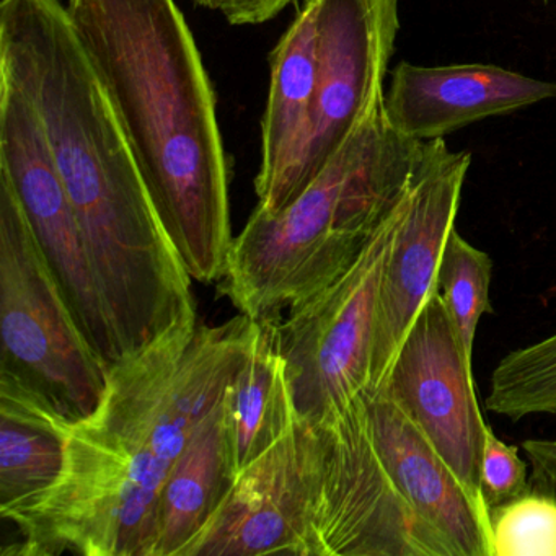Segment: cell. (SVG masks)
<instances>
[{
    "label": "cell",
    "mask_w": 556,
    "mask_h": 556,
    "mask_svg": "<svg viewBox=\"0 0 556 556\" xmlns=\"http://www.w3.org/2000/svg\"><path fill=\"white\" fill-rule=\"evenodd\" d=\"M486 408L510 421L556 415V331L510 351L494 367Z\"/></svg>",
    "instance_id": "e0dca14e"
},
{
    "label": "cell",
    "mask_w": 556,
    "mask_h": 556,
    "mask_svg": "<svg viewBox=\"0 0 556 556\" xmlns=\"http://www.w3.org/2000/svg\"><path fill=\"white\" fill-rule=\"evenodd\" d=\"M0 177H4L17 194L31 232L80 331L110 369L122 357L73 204L37 113L2 79Z\"/></svg>",
    "instance_id": "ba28073f"
},
{
    "label": "cell",
    "mask_w": 556,
    "mask_h": 556,
    "mask_svg": "<svg viewBox=\"0 0 556 556\" xmlns=\"http://www.w3.org/2000/svg\"><path fill=\"white\" fill-rule=\"evenodd\" d=\"M315 428V556H457L409 503L395 468L374 444L363 392Z\"/></svg>",
    "instance_id": "8992f818"
},
{
    "label": "cell",
    "mask_w": 556,
    "mask_h": 556,
    "mask_svg": "<svg viewBox=\"0 0 556 556\" xmlns=\"http://www.w3.org/2000/svg\"><path fill=\"white\" fill-rule=\"evenodd\" d=\"M406 191L353 265L327 288L289 308L288 318L279 324L295 413L314 425L369 387L380 285Z\"/></svg>",
    "instance_id": "52a82bcc"
},
{
    "label": "cell",
    "mask_w": 556,
    "mask_h": 556,
    "mask_svg": "<svg viewBox=\"0 0 556 556\" xmlns=\"http://www.w3.org/2000/svg\"><path fill=\"white\" fill-rule=\"evenodd\" d=\"M66 419L0 380V516L56 483L66 460Z\"/></svg>",
    "instance_id": "9a60e30c"
},
{
    "label": "cell",
    "mask_w": 556,
    "mask_h": 556,
    "mask_svg": "<svg viewBox=\"0 0 556 556\" xmlns=\"http://www.w3.org/2000/svg\"><path fill=\"white\" fill-rule=\"evenodd\" d=\"M471 361L438 289L416 315L379 389L418 426L460 483L481 497L488 425Z\"/></svg>",
    "instance_id": "8fae6325"
},
{
    "label": "cell",
    "mask_w": 556,
    "mask_h": 556,
    "mask_svg": "<svg viewBox=\"0 0 556 556\" xmlns=\"http://www.w3.org/2000/svg\"><path fill=\"white\" fill-rule=\"evenodd\" d=\"M159 220L194 281L226 275L229 165L213 84L175 0H66Z\"/></svg>",
    "instance_id": "3957f363"
},
{
    "label": "cell",
    "mask_w": 556,
    "mask_h": 556,
    "mask_svg": "<svg viewBox=\"0 0 556 556\" xmlns=\"http://www.w3.org/2000/svg\"><path fill=\"white\" fill-rule=\"evenodd\" d=\"M491 273L490 255L468 243L454 227L439 263L438 286L470 357L480 318L491 312Z\"/></svg>",
    "instance_id": "ac0fdd59"
},
{
    "label": "cell",
    "mask_w": 556,
    "mask_h": 556,
    "mask_svg": "<svg viewBox=\"0 0 556 556\" xmlns=\"http://www.w3.org/2000/svg\"><path fill=\"white\" fill-rule=\"evenodd\" d=\"M522 448L532 465L536 483L556 494V439H527Z\"/></svg>",
    "instance_id": "7402d4cb"
},
{
    "label": "cell",
    "mask_w": 556,
    "mask_h": 556,
    "mask_svg": "<svg viewBox=\"0 0 556 556\" xmlns=\"http://www.w3.org/2000/svg\"><path fill=\"white\" fill-rule=\"evenodd\" d=\"M386 96L321 174L275 214L253 211L233 239L224 294L247 317H278L340 278L412 184L428 142L400 135Z\"/></svg>",
    "instance_id": "277c9868"
},
{
    "label": "cell",
    "mask_w": 556,
    "mask_h": 556,
    "mask_svg": "<svg viewBox=\"0 0 556 556\" xmlns=\"http://www.w3.org/2000/svg\"><path fill=\"white\" fill-rule=\"evenodd\" d=\"M0 380L67 422L96 412L109 367L84 337L11 184L0 177Z\"/></svg>",
    "instance_id": "5b68a950"
},
{
    "label": "cell",
    "mask_w": 556,
    "mask_h": 556,
    "mask_svg": "<svg viewBox=\"0 0 556 556\" xmlns=\"http://www.w3.org/2000/svg\"><path fill=\"white\" fill-rule=\"evenodd\" d=\"M530 490L526 462L488 426L480 471V494L488 509L504 506Z\"/></svg>",
    "instance_id": "ffe728a7"
},
{
    "label": "cell",
    "mask_w": 556,
    "mask_h": 556,
    "mask_svg": "<svg viewBox=\"0 0 556 556\" xmlns=\"http://www.w3.org/2000/svg\"><path fill=\"white\" fill-rule=\"evenodd\" d=\"M552 99L556 83L493 64L425 67L402 61L392 71L383 103L400 135L428 142Z\"/></svg>",
    "instance_id": "4fadbf2b"
},
{
    "label": "cell",
    "mask_w": 556,
    "mask_h": 556,
    "mask_svg": "<svg viewBox=\"0 0 556 556\" xmlns=\"http://www.w3.org/2000/svg\"><path fill=\"white\" fill-rule=\"evenodd\" d=\"M470 165V152L451 151L445 139H434L409 184L383 268L367 389L386 382L416 315L439 289V263L455 227Z\"/></svg>",
    "instance_id": "7c38bea8"
},
{
    "label": "cell",
    "mask_w": 556,
    "mask_h": 556,
    "mask_svg": "<svg viewBox=\"0 0 556 556\" xmlns=\"http://www.w3.org/2000/svg\"><path fill=\"white\" fill-rule=\"evenodd\" d=\"M255 330L243 314L184 325L110 367L96 412L67 422L56 483L2 516L21 536L5 555L152 556L162 486L226 395Z\"/></svg>",
    "instance_id": "7a4b0ae2"
},
{
    "label": "cell",
    "mask_w": 556,
    "mask_h": 556,
    "mask_svg": "<svg viewBox=\"0 0 556 556\" xmlns=\"http://www.w3.org/2000/svg\"><path fill=\"white\" fill-rule=\"evenodd\" d=\"M0 79L43 126L119 357L198 321L193 279L159 220L64 0L0 2Z\"/></svg>",
    "instance_id": "6da1fadb"
},
{
    "label": "cell",
    "mask_w": 556,
    "mask_h": 556,
    "mask_svg": "<svg viewBox=\"0 0 556 556\" xmlns=\"http://www.w3.org/2000/svg\"><path fill=\"white\" fill-rule=\"evenodd\" d=\"M294 0H220L217 11L230 25H260L278 17Z\"/></svg>",
    "instance_id": "44dd1931"
},
{
    "label": "cell",
    "mask_w": 556,
    "mask_h": 556,
    "mask_svg": "<svg viewBox=\"0 0 556 556\" xmlns=\"http://www.w3.org/2000/svg\"><path fill=\"white\" fill-rule=\"evenodd\" d=\"M219 2L220 0H194V4L200 5V8L213 9V11L219 9Z\"/></svg>",
    "instance_id": "603a6c76"
},
{
    "label": "cell",
    "mask_w": 556,
    "mask_h": 556,
    "mask_svg": "<svg viewBox=\"0 0 556 556\" xmlns=\"http://www.w3.org/2000/svg\"><path fill=\"white\" fill-rule=\"evenodd\" d=\"M493 556H556V500L553 493L527 491L490 509Z\"/></svg>",
    "instance_id": "d6986e66"
},
{
    "label": "cell",
    "mask_w": 556,
    "mask_h": 556,
    "mask_svg": "<svg viewBox=\"0 0 556 556\" xmlns=\"http://www.w3.org/2000/svg\"><path fill=\"white\" fill-rule=\"evenodd\" d=\"M318 53L311 119L292 201L321 174L361 119L386 96L400 0H317Z\"/></svg>",
    "instance_id": "9c48e42d"
},
{
    "label": "cell",
    "mask_w": 556,
    "mask_h": 556,
    "mask_svg": "<svg viewBox=\"0 0 556 556\" xmlns=\"http://www.w3.org/2000/svg\"><path fill=\"white\" fill-rule=\"evenodd\" d=\"M239 471L224 395L194 429L162 486L152 556H181L229 496Z\"/></svg>",
    "instance_id": "5bb4252c"
},
{
    "label": "cell",
    "mask_w": 556,
    "mask_h": 556,
    "mask_svg": "<svg viewBox=\"0 0 556 556\" xmlns=\"http://www.w3.org/2000/svg\"><path fill=\"white\" fill-rule=\"evenodd\" d=\"M318 467L317 428L295 413L288 431L239 471L181 556H315Z\"/></svg>",
    "instance_id": "30bf717a"
},
{
    "label": "cell",
    "mask_w": 556,
    "mask_h": 556,
    "mask_svg": "<svg viewBox=\"0 0 556 556\" xmlns=\"http://www.w3.org/2000/svg\"><path fill=\"white\" fill-rule=\"evenodd\" d=\"M542 2H545V4H546V2H548V0H542Z\"/></svg>",
    "instance_id": "cb8c5ba5"
},
{
    "label": "cell",
    "mask_w": 556,
    "mask_h": 556,
    "mask_svg": "<svg viewBox=\"0 0 556 556\" xmlns=\"http://www.w3.org/2000/svg\"><path fill=\"white\" fill-rule=\"evenodd\" d=\"M0 2H4V0H0Z\"/></svg>",
    "instance_id": "d4e9b609"
},
{
    "label": "cell",
    "mask_w": 556,
    "mask_h": 556,
    "mask_svg": "<svg viewBox=\"0 0 556 556\" xmlns=\"http://www.w3.org/2000/svg\"><path fill=\"white\" fill-rule=\"evenodd\" d=\"M239 470L271 447L295 416L279 321L258 318L252 348L226 392Z\"/></svg>",
    "instance_id": "2e32d148"
}]
</instances>
